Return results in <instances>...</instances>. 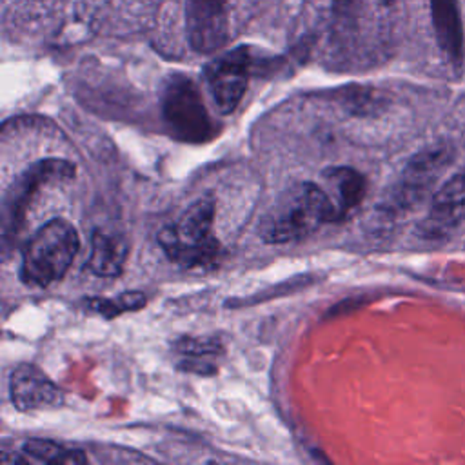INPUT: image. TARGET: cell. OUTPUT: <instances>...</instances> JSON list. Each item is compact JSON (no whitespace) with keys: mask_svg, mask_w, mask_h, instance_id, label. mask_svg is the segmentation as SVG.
Here are the masks:
<instances>
[{"mask_svg":"<svg viewBox=\"0 0 465 465\" xmlns=\"http://www.w3.org/2000/svg\"><path fill=\"white\" fill-rule=\"evenodd\" d=\"M325 222H332L327 193L312 182H300L285 189L265 213L260 223V238L265 243L296 242Z\"/></svg>","mask_w":465,"mask_h":465,"instance_id":"obj_1","label":"cell"},{"mask_svg":"<svg viewBox=\"0 0 465 465\" xmlns=\"http://www.w3.org/2000/svg\"><path fill=\"white\" fill-rule=\"evenodd\" d=\"M78 247V232L69 222L64 218L45 222L24 245L20 263L22 282L31 287H45L60 280L73 263Z\"/></svg>","mask_w":465,"mask_h":465,"instance_id":"obj_2","label":"cell"},{"mask_svg":"<svg viewBox=\"0 0 465 465\" xmlns=\"http://www.w3.org/2000/svg\"><path fill=\"white\" fill-rule=\"evenodd\" d=\"M214 200L205 196L189 205L176 222L158 232V243L183 267H205L218 260L220 243L213 236Z\"/></svg>","mask_w":465,"mask_h":465,"instance_id":"obj_3","label":"cell"},{"mask_svg":"<svg viewBox=\"0 0 465 465\" xmlns=\"http://www.w3.org/2000/svg\"><path fill=\"white\" fill-rule=\"evenodd\" d=\"M162 114L169 131L182 142L202 143L214 134L200 89L185 74H173L167 80L162 94Z\"/></svg>","mask_w":465,"mask_h":465,"instance_id":"obj_4","label":"cell"},{"mask_svg":"<svg viewBox=\"0 0 465 465\" xmlns=\"http://www.w3.org/2000/svg\"><path fill=\"white\" fill-rule=\"evenodd\" d=\"M452 156L454 151L447 143L430 145L414 154L389 191L381 209L396 216L418 207L429 196L440 174L450 165Z\"/></svg>","mask_w":465,"mask_h":465,"instance_id":"obj_5","label":"cell"},{"mask_svg":"<svg viewBox=\"0 0 465 465\" xmlns=\"http://www.w3.org/2000/svg\"><path fill=\"white\" fill-rule=\"evenodd\" d=\"M73 176L74 165L64 158H44L29 165L24 173H20V176L5 191L2 202L4 243L7 245L9 240H15V236L20 232L25 222L27 207L31 205L40 187L53 182L69 180Z\"/></svg>","mask_w":465,"mask_h":465,"instance_id":"obj_6","label":"cell"},{"mask_svg":"<svg viewBox=\"0 0 465 465\" xmlns=\"http://www.w3.org/2000/svg\"><path fill=\"white\" fill-rule=\"evenodd\" d=\"M251 67L252 54L245 45L234 47L207 64L205 80L220 113L229 114L238 107L247 89Z\"/></svg>","mask_w":465,"mask_h":465,"instance_id":"obj_7","label":"cell"},{"mask_svg":"<svg viewBox=\"0 0 465 465\" xmlns=\"http://www.w3.org/2000/svg\"><path fill=\"white\" fill-rule=\"evenodd\" d=\"M185 31L193 51L222 49L229 38V0H185Z\"/></svg>","mask_w":465,"mask_h":465,"instance_id":"obj_8","label":"cell"},{"mask_svg":"<svg viewBox=\"0 0 465 465\" xmlns=\"http://www.w3.org/2000/svg\"><path fill=\"white\" fill-rule=\"evenodd\" d=\"M465 218V171L450 176L430 200L429 213L420 223V236L441 240Z\"/></svg>","mask_w":465,"mask_h":465,"instance_id":"obj_9","label":"cell"},{"mask_svg":"<svg viewBox=\"0 0 465 465\" xmlns=\"http://www.w3.org/2000/svg\"><path fill=\"white\" fill-rule=\"evenodd\" d=\"M11 401L18 411L56 407L62 403V391L35 365H18L9 378Z\"/></svg>","mask_w":465,"mask_h":465,"instance_id":"obj_10","label":"cell"},{"mask_svg":"<svg viewBox=\"0 0 465 465\" xmlns=\"http://www.w3.org/2000/svg\"><path fill=\"white\" fill-rule=\"evenodd\" d=\"M325 193L332 211V222L347 218L363 200L367 191L365 176L352 167H329L323 173Z\"/></svg>","mask_w":465,"mask_h":465,"instance_id":"obj_11","label":"cell"},{"mask_svg":"<svg viewBox=\"0 0 465 465\" xmlns=\"http://www.w3.org/2000/svg\"><path fill=\"white\" fill-rule=\"evenodd\" d=\"M432 27L443 54L454 67L463 62V25L456 0H429Z\"/></svg>","mask_w":465,"mask_h":465,"instance_id":"obj_12","label":"cell"},{"mask_svg":"<svg viewBox=\"0 0 465 465\" xmlns=\"http://www.w3.org/2000/svg\"><path fill=\"white\" fill-rule=\"evenodd\" d=\"M127 251V242L122 234L96 229L91 236V252L85 267L94 276H118L124 269Z\"/></svg>","mask_w":465,"mask_h":465,"instance_id":"obj_13","label":"cell"},{"mask_svg":"<svg viewBox=\"0 0 465 465\" xmlns=\"http://www.w3.org/2000/svg\"><path fill=\"white\" fill-rule=\"evenodd\" d=\"M176 351L182 354L180 365L185 371L198 372V374H211L216 371L214 358L220 352L218 341L183 338L176 343Z\"/></svg>","mask_w":465,"mask_h":465,"instance_id":"obj_14","label":"cell"},{"mask_svg":"<svg viewBox=\"0 0 465 465\" xmlns=\"http://www.w3.org/2000/svg\"><path fill=\"white\" fill-rule=\"evenodd\" d=\"M22 452L29 460L40 461V463L76 465V463L85 461V456H84L82 450L64 447V445H60L56 441H51V440H29V441H25Z\"/></svg>","mask_w":465,"mask_h":465,"instance_id":"obj_15","label":"cell"},{"mask_svg":"<svg viewBox=\"0 0 465 465\" xmlns=\"http://www.w3.org/2000/svg\"><path fill=\"white\" fill-rule=\"evenodd\" d=\"M143 303H145V294H142L138 291L122 292L118 298H113V300H105V298L87 300V305L105 318H114L125 311L140 309V307H143Z\"/></svg>","mask_w":465,"mask_h":465,"instance_id":"obj_16","label":"cell"},{"mask_svg":"<svg viewBox=\"0 0 465 465\" xmlns=\"http://www.w3.org/2000/svg\"><path fill=\"white\" fill-rule=\"evenodd\" d=\"M383 4H387V5H391V4H394V0H383Z\"/></svg>","mask_w":465,"mask_h":465,"instance_id":"obj_17","label":"cell"}]
</instances>
